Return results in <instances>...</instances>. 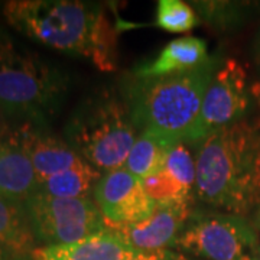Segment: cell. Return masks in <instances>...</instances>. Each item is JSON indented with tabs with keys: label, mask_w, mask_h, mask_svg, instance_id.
Instances as JSON below:
<instances>
[{
	"label": "cell",
	"mask_w": 260,
	"mask_h": 260,
	"mask_svg": "<svg viewBox=\"0 0 260 260\" xmlns=\"http://www.w3.org/2000/svg\"><path fill=\"white\" fill-rule=\"evenodd\" d=\"M208 58L207 42L201 38L174 39L148 64L140 65L135 77H160L192 70Z\"/></svg>",
	"instance_id": "obj_14"
},
{
	"label": "cell",
	"mask_w": 260,
	"mask_h": 260,
	"mask_svg": "<svg viewBox=\"0 0 260 260\" xmlns=\"http://www.w3.org/2000/svg\"><path fill=\"white\" fill-rule=\"evenodd\" d=\"M172 247L204 260H259L256 230L242 215H191Z\"/></svg>",
	"instance_id": "obj_6"
},
{
	"label": "cell",
	"mask_w": 260,
	"mask_h": 260,
	"mask_svg": "<svg viewBox=\"0 0 260 260\" xmlns=\"http://www.w3.org/2000/svg\"><path fill=\"white\" fill-rule=\"evenodd\" d=\"M70 77L0 28V107L8 117L44 124L62 107Z\"/></svg>",
	"instance_id": "obj_4"
},
{
	"label": "cell",
	"mask_w": 260,
	"mask_h": 260,
	"mask_svg": "<svg viewBox=\"0 0 260 260\" xmlns=\"http://www.w3.org/2000/svg\"><path fill=\"white\" fill-rule=\"evenodd\" d=\"M136 133L127 103L110 91H97L81 100L65 126L67 143L100 172L124 167Z\"/></svg>",
	"instance_id": "obj_5"
},
{
	"label": "cell",
	"mask_w": 260,
	"mask_h": 260,
	"mask_svg": "<svg viewBox=\"0 0 260 260\" xmlns=\"http://www.w3.org/2000/svg\"><path fill=\"white\" fill-rule=\"evenodd\" d=\"M0 246L15 256L35 251V236L25 204L0 198Z\"/></svg>",
	"instance_id": "obj_15"
},
{
	"label": "cell",
	"mask_w": 260,
	"mask_h": 260,
	"mask_svg": "<svg viewBox=\"0 0 260 260\" xmlns=\"http://www.w3.org/2000/svg\"><path fill=\"white\" fill-rule=\"evenodd\" d=\"M100 178L102 172L81 159L74 167L42 181L38 191L58 198H88Z\"/></svg>",
	"instance_id": "obj_17"
},
{
	"label": "cell",
	"mask_w": 260,
	"mask_h": 260,
	"mask_svg": "<svg viewBox=\"0 0 260 260\" xmlns=\"http://www.w3.org/2000/svg\"><path fill=\"white\" fill-rule=\"evenodd\" d=\"M198 198L242 215L260 204V120L242 119L201 140L195 159Z\"/></svg>",
	"instance_id": "obj_2"
},
{
	"label": "cell",
	"mask_w": 260,
	"mask_h": 260,
	"mask_svg": "<svg viewBox=\"0 0 260 260\" xmlns=\"http://www.w3.org/2000/svg\"><path fill=\"white\" fill-rule=\"evenodd\" d=\"M94 195L106 223L110 224L138 223L149 218L158 208L142 181L124 167L102 175Z\"/></svg>",
	"instance_id": "obj_9"
},
{
	"label": "cell",
	"mask_w": 260,
	"mask_h": 260,
	"mask_svg": "<svg viewBox=\"0 0 260 260\" xmlns=\"http://www.w3.org/2000/svg\"><path fill=\"white\" fill-rule=\"evenodd\" d=\"M175 145L178 143L159 135L140 132L130 150L124 168L133 177L143 181L165 168L168 153Z\"/></svg>",
	"instance_id": "obj_16"
},
{
	"label": "cell",
	"mask_w": 260,
	"mask_h": 260,
	"mask_svg": "<svg viewBox=\"0 0 260 260\" xmlns=\"http://www.w3.org/2000/svg\"><path fill=\"white\" fill-rule=\"evenodd\" d=\"M25 210L35 239L47 246L81 242L106 229L100 208L88 198H58L37 191Z\"/></svg>",
	"instance_id": "obj_7"
},
{
	"label": "cell",
	"mask_w": 260,
	"mask_h": 260,
	"mask_svg": "<svg viewBox=\"0 0 260 260\" xmlns=\"http://www.w3.org/2000/svg\"><path fill=\"white\" fill-rule=\"evenodd\" d=\"M6 119H8V116L5 114V112H3L2 107H0V139L6 138V129H8Z\"/></svg>",
	"instance_id": "obj_23"
},
{
	"label": "cell",
	"mask_w": 260,
	"mask_h": 260,
	"mask_svg": "<svg viewBox=\"0 0 260 260\" xmlns=\"http://www.w3.org/2000/svg\"><path fill=\"white\" fill-rule=\"evenodd\" d=\"M10 26L102 71L116 70V35L100 5L80 0H12L3 6Z\"/></svg>",
	"instance_id": "obj_1"
},
{
	"label": "cell",
	"mask_w": 260,
	"mask_h": 260,
	"mask_svg": "<svg viewBox=\"0 0 260 260\" xmlns=\"http://www.w3.org/2000/svg\"><path fill=\"white\" fill-rule=\"evenodd\" d=\"M257 58H259V62H260V35H259V39H257Z\"/></svg>",
	"instance_id": "obj_26"
},
{
	"label": "cell",
	"mask_w": 260,
	"mask_h": 260,
	"mask_svg": "<svg viewBox=\"0 0 260 260\" xmlns=\"http://www.w3.org/2000/svg\"><path fill=\"white\" fill-rule=\"evenodd\" d=\"M39 189L35 168L12 136L0 140V198L25 204Z\"/></svg>",
	"instance_id": "obj_13"
},
{
	"label": "cell",
	"mask_w": 260,
	"mask_h": 260,
	"mask_svg": "<svg viewBox=\"0 0 260 260\" xmlns=\"http://www.w3.org/2000/svg\"><path fill=\"white\" fill-rule=\"evenodd\" d=\"M12 139L29 156L39 184L61 171L74 167L83 159L67 143V140L45 132L41 124L25 123L12 135Z\"/></svg>",
	"instance_id": "obj_12"
},
{
	"label": "cell",
	"mask_w": 260,
	"mask_h": 260,
	"mask_svg": "<svg viewBox=\"0 0 260 260\" xmlns=\"http://www.w3.org/2000/svg\"><path fill=\"white\" fill-rule=\"evenodd\" d=\"M162 260H192L189 257H186L184 253L181 251H171V250H165L164 251V257Z\"/></svg>",
	"instance_id": "obj_22"
},
{
	"label": "cell",
	"mask_w": 260,
	"mask_h": 260,
	"mask_svg": "<svg viewBox=\"0 0 260 260\" xmlns=\"http://www.w3.org/2000/svg\"><path fill=\"white\" fill-rule=\"evenodd\" d=\"M142 185L149 197L155 201L158 208L189 204L192 191L186 189L182 184H179L165 168L143 179Z\"/></svg>",
	"instance_id": "obj_18"
},
{
	"label": "cell",
	"mask_w": 260,
	"mask_h": 260,
	"mask_svg": "<svg viewBox=\"0 0 260 260\" xmlns=\"http://www.w3.org/2000/svg\"><path fill=\"white\" fill-rule=\"evenodd\" d=\"M256 224H257V227L260 229V205H259V210H257V214H256Z\"/></svg>",
	"instance_id": "obj_25"
},
{
	"label": "cell",
	"mask_w": 260,
	"mask_h": 260,
	"mask_svg": "<svg viewBox=\"0 0 260 260\" xmlns=\"http://www.w3.org/2000/svg\"><path fill=\"white\" fill-rule=\"evenodd\" d=\"M221 62L220 56L214 55L182 73L135 77L129 87L127 107L136 129L185 143L200 116L208 83Z\"/></svg>",
	"instance_id": "obj_3"
},
{
	"label": "cell",
	"mask_w": 260,
	"mask_h": 260,
	"mask_svg": "<svg viewBox=\"0 0 260 260\" xmlns=\"http://www.w3.org/2000/svg\"><path fill=\"white\" fill-rule=\"evenodd\" d=\"M250 100L244 67L236 59H224L208 83L200 116L186 142H201L215 130L244 119Z\"/></svg>",
	"instance_id": "obj_8"
},
{
	"label": "cell",
	"mask_w": 260,
	"mask_h": 260,
	"mask_svg": "<svg viewBox=\"0 0 260 260\" xmlns=\"http://www.w3.org/2000/svg\"><path fill=\"white\" fill-rule=\"evenodd\" d=\"M9 256H10V253L5 247H2L0 246V260H9Z\"/></svg>",
	"instance_id": "obj_24"
},
{
	"label": "cell",
	"mask_w": 260,
	"mask_h": 260,
	"mask_svg": "<svg viewBox=\"0 0 260 260\" xmlns=\"http://www.w3.org/2000/svg\"><path fill=\"white\" fill-rule=\"evenodd\" d=\"M259 260H260V256H259Z\"/></svg>",
	"instance_id": "obj_27"
},
{
	"label": "cell",
	"mask_w": 260,
	"mask_h": 260,
	"mask_svg": "<svg viewBox=\"0 0 260 260\" xmlns=\"http://www.w3.org/2000/svg\"><path fill=\"white\" fill-rule=\"evenodd\" d=\"M165 169L179 184L185 186L186 189L194 191L197 167H195L194 158L185 146V143H178L169 150Z\"/></svg>",
	"instance_id": "obj_21"
},
{
	"label": "cell",
	"mask_w": 260,
	"mask_h": 260,
	"mask_svg": "<svg viewBox=\"0 0 260 260\" xmlns=\"http://www.w3.org/2000/svg\"><path fill=\"white\" fill-rule=\"evenodd\" d=\"M189 217V204L162 207L146 220L130 224H110L106 227L114 232L130 247L142 253H160L172 247L182 233Z\"/></svg>",
	"instance_id": "obj_10"
},
{
	"label": "cell",
	"mask_w": 260,
	"mask_h": 260,
	"mask_svg": "<svg viewBox=\"0 0 260 260\" xmlns=\"http://www.w3.org/2000/svg\"><path fill=\"white\" fill-rule=\"evenodd\" d=\"M198 16L220 30L240 26L247 16V5L239 2H192Z\"/></svg>",
	"instance_id": "obj_19"
},
{
	"label": "cell",
	"mask_w": 260,
	"mask_h": 260,
	"mask_svg": "<svg viewBox=\"0 0 260 260\" xmlns=\"http://www.w3.org/2000/svg\"><path fill=\"white\" fill-rule=\"evenodd\" d=\"M198 15L192 6L182 0H159L155 25L172 34L189 32L198 23Z\"/></svg>",
	"instance_id": "obj_20"
},
{
	"label": "cell",
	"mask_w": 260,
	"mask_h": 260,
	"mask_svg": "<svg viewBox=\"0 0 260 260\" xmlns=\"http://www.w3.org/2000/svg\"><path fill=\"white\" fill-rule=\"evenodd\" d=\"M259 97H260V94H259Z\"/></svg>",
	"instance_id": "obj_28"
},
{
	"label": "cell",
	"mask_w": 260,
	"mask_h": 260,
	"mask_svg": "<svg viewBox=\"0 0 260 260\" xmlns=\"http://www.w3.org/2000/svg\"><path fill=\"white\" fill-rule=\"evenodd\" d=\"M32 257L34 260H162L164 251L142 253L106 227L81 242L35 249Z\"/></svg>",
	"instance_id": "obj_11"
}]
</instances>
